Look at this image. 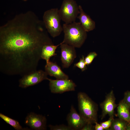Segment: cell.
Returning a JSON list of instances; mask_svg holds the SVG:
<instances>
[{
  "mask_svg": "<svg viewBox=\"0 0 130 130\" xmlns=\"http://www.w3.org/2000/svg\"><path fill=\"white\" fill-rule=\"evenodd\" d=\"M80 13L77 17L84 30L89 32L94 30L95 27V22L84 11L81 6H79Z\"/></svg>",
  "mask_w": 130,
  "mask_h": 130,
  "instance_id": "obj_12",
  "label": "cell"
},
{
  "mask_svg": "<svg viewBox=\"0 0 130 130\" xmlns=\"http://www.w3.org/2000/svg\"><path fill=\"white\" fill-rule=\"evenodd\" d=\"M115 100L113 91L111 90L106 95L104 100L100 104L102 109L101 120L107 115L110 117H114V109L118 105L116 103Z\"/></svg>",
  "mask_w": 130,
  "mask_h": 130,
  "instance_id": "obj_8",
  "label": "cell"
},
{
  "mask_svg": "<svg viewBox=\"0 0 130 130\" xmlns=\"http://www.w3.org/2000/svg\"><path fill=\"white\" fill-rule=\"evenodd\" d=\"M117 116L127 122H130V110L128 106L122 100L117 106Z\"/></svg>",
  "mask_w": 130,
  "mask_h": 130,
  "instance_id": "obj_13",
  "label": "cell"
},
{
  "mask_svg": "<svg viewBox=\"0 0 130 130\" xmlns=\"http://www.w3.org/2000/svg\"><path fill=\"white\" fill-rule=\"evenodd\" d=\"M126 130H130V122H127Z\"/></svg>",
  "mask_w": 130,
  "mask_h": 130,
  "instance_id": "obj_24",
  "label": "cell"
},
{
  "mask_svg": "<svg viewBox=\"0 0 130 130\" xmlns=\"http://www.w3.org/2000/svg\"><path fill=\"white\" fill-rule=\"evenodd\" d=\"M114 119V117H110L108 120L101 123L100 124L104 129L107 130L110 127Z\"/></svg>",
  "mask_w": 130,
  "mask_h": 130,
  "instance_id": "obj_20",
  "label": "cell"
},
{
  "mask_svg": "<svg viewBox=\"0 0 130 130\" xmlns=\"http://www.w3.org/2000/svg\"><path fill=\"white\" fill-rule=\"evenodd\" d=\"M51 92L54 93L61 94L64 92L74 91L76 86L72 80L69 79L53 80L48 78Z\"/></svg>",
  "mask_w": 130,
  "mask_h": 130,
  "instance_id": "obj_5",
  "label": "cell"
},
{
  "mask_svg": "<svg viewBox=\"0 0 130 130\" xmlns=\"http://www.w3.org/2000/svg\"><path fill=\"white\" fill-rule=\"evenodd\" d=\"M0 117L6 123L12 126L16 130H28V128H23L17 120L11 118L2 113H0Z\"/></svg>",
  "mask_w": 130,
  "mask_h": 130,
  "instance_id": "obj_16",
  "label": "cell"
},
{
  "mask_svg": "<svg viewBox=\"0 0 130 130\" xmlns=\"http://www.w3.org/2000/svg\"><path fill=\"white\" fill-rule=\"evenodd\" d=\"M127 122L119 118L114 119L109 130H126Z\"/></svg>",
  "mask_w": 130,
  "mask_h": 130,
  "instance_id": "obj_15",
  "label": "cell"
},
{
  "mask_svg": "<svg viewBox=\"0 0 130 130\" xmlns=\"http://www.w3.org/2000/svg\"><path fill=\"white\" fill-rule=\"evenodd\" d=\"M58 12L65 23H71L75 21L79 14V6L74 0H63Z\"/></svg>",
  "mask_w": 130,
  "mask_h": 130,
  "instance_id": "obj_4",
  "label": "cell"
},
{
  "mask_svg": "<svg viewBox=\"0 0 130 130\" xmlns=\"http://www.w3.org/2000/svg\"><path fill=\"white\" fill-rule=\"evenodd\" d=\"M74 65L80 69L82 72L85 70L87 69V65L85 61L84 57L83 56L79 61L75 64Z\"/></svg>",
  "mask_w": 130,
  "mask_h": 130,
  "instance_id": "obj_18",
  "label": "cell"
},
{
  "mask_svg": "<svg viewBox=\"0 0 130 130\" xmlns=\"http://www.w3.org/2000/svg\"><path fill=\"white\" fill-rule=\"evenodd\" d=\"M60 44L57 45H45L43 47L41 55V58L45 60L46 63L49 61L50 58L56 55V50Z\"/></svg>",
  "mask_w": 130,
  "mask_h": 130,
  "instance_id": "obj_14",
  "label": "cell"
},
{
  "mask_svg": "<svg viewBox=\"0 0 130 130\" xmlns=\"http://www.w3.org/2000/svg\"><path fill=\"white\" fill-rule=\"evenodd\" d=\"M62 27L64 37L62 43L75 48L81 47L86 38L87 34L80 23L74 21L70 24L65 23Z\"/></svg>",
  "mask_w": 130,
  "mask_h": 130,
  "instance_id": "obj_1",
  "label": "cell"
},
{
  "mask_svg": "<svg viewBox=\"0 0 130 130\" xmlns=\"http://www.w3.org/2000/svg\"><path fill=\"white\" fill-rule=\"evenodd\" d=\"M45 71L48 75L55 78L57 79H68V76L64 73L56 63L50 61L45 67Z\"/></svg>",
  "mask_w": 130,
  "mask_h": 130,
  "instance_id": "obj_11",
  "label": "cell"
},
{
  "mask_svg": "<svg viewBox=\"0 0 130 130\" xmlns=\"http://www.w3.org/2000/svg\"><path fill=\"white\" fill-rule=\"evenodd\" d=\"M48 75L45 71L42 70L23 76L19 80V86L26 88L36 84L45 80H47Z\"/></svg>",
  "mask_w": 130,
  "mask_h": 130,
  "instance_id": "obj_6",
  "label": "cell"
},
{
  "mask_svg": "<svg viewBox=\"0 0 130 130\" xmlns=\"http://www.w3.org/2000/svg\"><path fill=\"white\" fill-rule=\"evenodd\" d=\"M122 100L128 106L130 110V91L124 93V98Z\"/></svg>",
  "mask_w": 130,
  "mask_h": 130,
  "instance_id": "obj_21",
  "label": "cell"
},
{
  "mask_svg": "<svg viewBox=\"0 0 130 130\" xmlns=\"http://www.w3.org/2000/svg\"><path fill=\"white\" fill-rule=\"evenodd\" d=\"M25 123L33 130L46 129V119L45 117L34 112H31L28 115L26 118Z\"/></svg>",
  "mask_w": 130,
  "mask_h": 130,
  "instance_id": "obj_9",
  "label": "cell"
},
{
  "mask_svg": "<svg viewBox=\"0 0 130 130\" xmlns=\"http://www.w3.org/2000/svg\"><path fill=\"white\" fill-rule=\"evenodd\" d=\"M97 53L94 52L89 53L84 58L85 63L87 65H88L92 62L94 59L97 56Z\"/></svg>",
  "mask_w": 130,
  "mask_h": 130,
  "instance_id": "obj_19",
  "label": "cell"
},
{
  "mask_svg": "<svg viewBox=\"0 0 130 130\" xmlns=\"http://www.w3.org/2000/svg\"><path fill=\"white\" fill-rule=\"evenodd\" d=\"M94 129V126H93L92 124L86 123L81 130H92Z\"/></svg>",
  "mask_w": 130,
  "mask_h": 130,
  "instance_id": "obj_22",
  "label": "cell"
},
{
  "mask_svg": "<svg viewBox=\"0 0 130 130\" xmlns=\"http://www.w3.org/2000/svg\"><path fill=\"white\" fill-rule=\"evenodd\" d=\"M23 0L25 1H26L27 0Z\"/></svg>",
  "mask_w": 130,
  "mask_h": 130,
  "instance_id": "obj_25",
  "label": "cell"
},
{
  "mask_svg": "<svg viewBox=\"0 0 130 130\" xmlns=\"http://www.w3.org/2000/svg\"><path fill=\"white\" fill-rule=\"evenodd\" d=\"M49 127L51 130H72L71 128L68 125L63 124L59 125H50Z\"/></svg>",
  "mask_w": 130,
  "mask_h": 130,
  "instance_id": "obj_17",
  "label": "cell"
},
{
  "mask_svg": "<svg viewBox=\"0 0 130 130\" xmlns=\"http://www.w3.org/2000/svg\"><path fill=\"white\" fill-rule=\"evenodd\" d=\"M66 120L68 125L72 130H81L86 122L80 115L78 114L73 105L67 115Z\"/></svg>",
  "mask_w": 130,
  "mask_h": 130,
  "instance_id": "obj_10",
  "label": "cell"
},
{
  "mask_svg": "<svg viewBox=\"0 0 130 130\" xmlns=\"http://www.w3.org/2000/svg\"><path fill=\"white\" fill-rule=\"evenodd\" d=\"M95 124V125L94 126V128L95 130H104V129L101 124H98L97 122H96Z\"/></svg>",
  "mask_w": 130,
  "mask_h": 130,
  "instance_id": "obj_23",
  "label": "cell"
},
{
  "mask_svg": "<svg viewBox=\"0 0 130 130\" xmlns=\"http://www.w3.org/2000/svg\"><path fill=\"white\" fill-rule=\"evenodd\" d=\"M60 45L61 49V60L64 68H69L77 57L75 47L65 43L61 42Z\"/></svg>",
  "mask_w": 130,
  "mask_h": 130,
  "instance_id": "obj_7",
  "label": "cell"
},
{
  "mask_svg": "<svg viewBox=\"0 0 130 130\" xmlns=\"http://www.w3.org/2000/svg\"><path fill=\"white\" fill-rule=\"evenodd\" d=\"M77 97L79 114L86 123L95 124L98 119L97 104L84 92L78 93Z\"/></svg>",
  "mask_w": 130,
  "mask_h": 130,
  "instance_id": "obj_2",
  "label": "cell"
},
{
  "mask_svg": "<svg viewBox=\"0 0 130 130\" xmlns=\"http://www.w3.org/2000/svg\"><path fill=\"white\" fill-rule=\"evenodd\" d=\"M58 10L57 8L48 10L44 12L43 17L45 28L47 32L53 38L59 35L63 31Z\"/></svg>",
  "mask_w": 130,
  "mask_h": 130,
  "instance_id": "obj_3",
  "label": "cell"
}]
</instances>
